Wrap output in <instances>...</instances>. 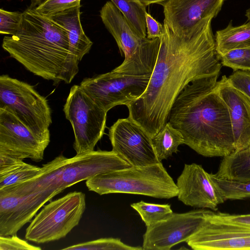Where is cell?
<instances>
[{"mask_svg":"<svg viewBox=\"0 0 250 250\" xmlns=\"http://www.w3.org/2000/svg\"><path fill=\"white\" fill-rule=\"evenodd\" d=\"M211 15L180 35L164 23L157 60L142 95L126 105L128 117L151 138L167 122L176 98L191 82L219 77L223 66L216 49Z\"/></svg>","mask_w":250,"mask_h":250,"instance_id":"1","label":"cell"},{"mask_svg":"<svg viewBox=\"0 0 250 250\" xmlns=\"http://www.w3.org/2000/svg\"><path fill=\"white\" fill-rule=\"evenodd\" d=\"M218 77L195 80L180 93L167 122L184 144L205 157H225L236 150L228 107L217 90Z\"/></svg>","mask_w":250,"mask_h":250,"instance_id":"2","label":"cell"},{"mask_svg":"<svg viewBox=\"0 0 250 250\" xmlns=\"http://www.w3.org/2000/svg\"><path fill=\"white\" fill-rule=\"evenodd\" d=\"M17 33L5 36L2 47L38 76L69 84L79 72V61L70 51L66 29L30 6L23 12Z\"/></svg>","mask_w":250,"mask_h":250,"instance_id":"3","label":"cell"},{"mask_svg":"<svg viewBox=\"0 0 250 250\" xmlns=\"http://www.w3.org/2000/svg\"><path fill=\"white\" fill-rule=\"evenodd\" d=\"M131 165L111 151L98 150L68 158L60 155L42 165V171L28 181L10 187L15 194L29 197L42 207L65 188L102 173Z\"/></svg>","mask_w":250,"mask_h":250,"instance_id":"4","label":"cell"},{"mask_svg":"<svg viewBox=\"0 0 250 250\" xmlns=\"http://www.w3.org/2000/svg\"><path fill=\"white\" fill-rule=\"evenodd\" d=\"M85 184L89 190L101 195L122 193L170 199L178 194L176 183L161 162L100 173Z\"/></svg>","mask_w":250,"mask_h":250,"instance_id":"5","label":"cell"},{"mask_svg":"<svg viewBox=\"0 0 250 250\" xmlns=\"http://www.w3.org/2000/svg\"><path fill=\"white\" fill-rule=\"evenodd\" d=\"M106 28L116 41L123 62L113 70L127 75L151 74L160 49V39H142L135 32L121 11L107 1L100 11Z\"/></svg>","mask_w":250,"mask_h":250,"instance_id":"6","label":"cell"},{"mask_svg":"<svg viewBox=\"0 0 250 250\" xmlns=\"http://www.w3.org/2000/svg\"><path fill=\"white\" fill-rule=\"evenodd\" d=\"M0 108L11 111L37 136L50 140L51 108L46 98L31 85L1 75Z\"/></svg>","mask_w":250,"mask_h":250,"instance_id":"7","label":"cell"},{"mask_svg":"<svg viewBox=\"0 0 250 250\" xmlns=\"http://www.w3.org/2000/svg\"><path fill=\"white\" fill-rule=\"evenodd\" d=\"M85 208V195L80 191L52 201L31 221L25 238L38 244L64 238L79 224Z\"/></svg>","mask_w":250,"mask_h":250,"instance_id":"8","label":"cell"},{"mask_svg":"<svg viewBox=\"0 0 250 250\" xmlns=\"http://www.w3.org/2000/svg\"><path fill=\"white\" fill-rule=\"evenodd\" d=\"M63 110L73 129V147L76 155L94 151L104 134L107 112L99 106L80 85L71 87Z\"/></svg>","mask_w":250,"mask_h":250,"instance_id":"9","label":"cell"},{"mask_svg":"<svg viewBox=\"0 0 250 250\" xmlns=\"http://www.w3.org/2000/svg\"><path fill=\"white\" fill-rule=\"evenodd\" d=\"M150 76L127 75L112 70L84 78L80 85L99 106L108 112L118 105L126 106L140 97L146 90Z\"/></svg>","mask_w":250,"mask_h":250,"instance_id":"10","label":"cell"},{"mask_svg":"<svg viewBox=\"0 0 250 250\" xmlns=\"http://www.w3.org/2000/svg\"><path fill=\"white\" fill-rule=\"evenodd\" d=\"M213 211L203 208L173 214L168 218L146 227L143 235L144 250H169L186 242Z\"/></svg>","mask_w":250,"mask_h":250,"instance_id":"11","label":"cell"},{"mask_svg":"<svg viewBox=\"0 0 250 250\" xmlns=\"http://www.w3.org/2000/svg\"><path fill=\"white\" fill-rule=\"evenodd\" d=\"M112 151L131 166L160 163L148 133L128 117L119 119L109 128Z\"/></svg>","mask_w":250,"mask_h":250,"instance_id":"12","label":"cell"},{"mask_svg":"<svg viewBox=\"0 0 250 250\" xmlns=\"http://www.w3.org/2000/svg\"><path fill=\"white\" fill-rule=\"evenodd\" d=\"M50 141L35 134L11 111L0 108V153L39 162Z\"/></svg>","mask_w":250,"mask_h":250,"instance_id":"13","label":"cell"},{"mask_svg":"<svg viewBox=\"0 0 250 250\" xmlns=\"http://www.w3.org/2000/svg\"><path fill=\"white\" fill-rule=\"evenodd\" d=\"M212 214L186 241L192 249L250 250V227L216 219Z\"/></svg>","mask_w":250,"mask_h":250,"instance_id":"14","label":"cell"},{"mask_svg":"<svg viewBox=\"0 0 250 250\" xmlns=\"http://www.w3.org/2000/svg\"><path fill=\"white\" fill-rule=\"evenodd\" d=\"M176 184L178 199L186 205L216 211L225 201L201 165L185 164Z\"/></svg>","mask_w":250,"mask_h":250,"instance_id":"15","label":"cell"},{"mask_svg":"<svg viewBox=\"0 0 250 250\" xmlns=\"http://www.w3.org/2000/svg\"><path fill=\"white\" fill-rule=\"evenodd\" d=\"M224 0H167L160 3L164 8V23L180 35L189 30L202 19L216 17Z\"/></svg>","mask_w":250,"mask_h":250,"instance_id":"16","label":"cell"},{"mask_svg":"<svg viewBox=\"0 0 250 250\" xmlns=\"http://www.w3.org/2000/svg\"><path fill=\"white\" fill-rule=\"evenodd\" d=\"M216 87L229 110L236 150L250 146V100L232 86L225 75Z\"/></svg>","mask_w":250,"mask_h":250,"instance_id":"17","label":"cell"},{"mask_svg":"<svg viewBox=\"0 0 250 250\" xmlns=\"http://www.w3.org/2000/svg\"><path fill=\"white\" fill-rule=\"evenodd\" d=\"M81 4L73 7L52 18L66 30L71 52L79 62L87 54L93 42L85 34L80 20Z\"/></svg>","mask_w":250,"mask_h":250,"instance_id":"18","label":"cell"},{"mask_svg":"<svg viewBox=\"0 0 250 250\" xmlns=\"http://www.w3.org/2000/svg\"><path fill=\"white\" fill-rule=\"evenodd\" d=\"M214 175L229 180L250 181V146L224 157Z\"/></svg>","mask_w":250,"mask_h":250,"instance_id":"19","label":"cell"},{"mask_svg":"<svg viewBox=\"0 0 250 250\" xmlns=\"http://www.w3.org/2000/svg\"><path fill=\"white\" fill-rule=\"evenodd\" d=\"M215 41L219 56L232 49L250 47V22L233 26L230 21L226 27L216 31Z\"/></svg>","mask_w":250,"mask_h":250,"instance_id":"20","label":"cell"},{"mask_svg":"<svg viewBox=\"0 0 250 250\" xmlns=\"http://www.w3.org/2000/svg\"><path fill=\"white\" fill-rule=\"evenodd\" d=\"M151 142L159 162L167 159L173 153L178 151V146L184 144L181 132L167 122L163 127L153 137Z\"/></svg>","mask_w":250,"mask_h":250,"instance_id":"21","label":"cell"},{"mask_svg":"<svg viewBox=\"0 0 250 250\" xmlns=\"http://www.w3.org/2000/svg\"><path fill=\"white\" fill-rule=\"evenodd\" d=\"M42 167L31 165L21 161L0 170V189L28 181L40 174Z\"/></svg>","mask_w":250,"mask_h":250,"instance_id":"22","label":"cell"},{"mask_svg":"<svg viewBox=\"0 0 250 250\" xmlns=\"http://www.w3.org/2000/svg\"><path fill=\"white\" fill-rule=\"evenodd\" d=\"M121 11L132 27L142 39L146 38V7L138 1L131 0H110Z\"/></svg>","mask_w":250,"mask_h":250,"instance_id":"23","label":"cell"},{"mask_svg":"<svg viewBox=\"0 0 250 250\" xmlns=\"http://www.w3.org/2000/svg\"><path fill=\"white\" fill-rule=\"evenodd\" d=\"M211 180L224 200L250 197V181L240 182L220 178L210 173Z\"/></svg>","mask_w":250,"mask_h":250,"instance_id":"24","label":"cell"},{"mask_svg":"<svg viewBox=\"0 0 250 250\" xmlns=\"http://www.w3.org/2000/svg\"><path fill=\"white\" fill-rule=\"evenodd\" d=\"M130 206L139 213L146 227L168 218L173 213L170 205L168 204H153L141 201Z\"/></svg>","mask_w":250,"mask_h":250,"instance_id":"25","label":"cell"},{"mask_svg":"<svg viewBox=\"0 0 250 250\" xmlns=\"http://www.w3.org/2000/svg\"><path fill=\"white\" fill-rule=\"evenodd\" d=\"M66 250H141L142 247L127 245L121 241L119 238H104L81 243L62 249Z\"/></svg>","mask_w":250,"mask_h":250,"instance_id":"26","label":"cell"},{"mask_svg":"<svg viewBox=\"0 0 250 250\" xmlns=\"http://www.w3.org/2000/svg\"><path fill=\"white\" fill-rule=\"evenodd\" d=\"M223 66L237 70L250 71V47L231 50L219 56Z\"/></svg>","mask_w":250,"mask_h":250,"instance_id":"27","label":"cell"},{"mask_svg":"<svg viewBox=\"0 0 250 250\" xmlns=\"http://www.w3.org/2000/svg\"><path fill=\"white\" fill-rule=\"evenodd\" d=\"M81 0H44L35 7L42 16L52 19L73 7L80 4Z\"/></svg>","mask_w":250,"mask_h":250,"instance_id":"28","label":"cell"},{"mask_svg":"<svg viewBox=\"0 0 250 250\" xmlns=\"http://www.w3.org/2000/svg\"><path fill=\"white\" fill-rule=\"evenodd\" d=\"M23 13L11 12L2 8L0 9V33L1 34L14 35L20 26Z\"/></svg>","mask_w":250,"mask_h":250,"instance_id":"29","label":"cell"},{"mask_svg":"<svg viewBox=\"0 0 250 250\" xmlns=\"http://www.w3.org/2000/svg\"><path fill=\"white\" fill-rule=\"evenodd\" d=\"M40 247L35 246L16 234L0 236V250H41Z\"/></svg>","mask_w":250,"mask_h":250,"instance_id":"30","label":"cell"},{"mask_svg":"<svg viewBox=\"0 0 250 250\" xmlns=\"http://www.w3.org/2000/svg\"><path fill=\"white\" fill-rule=\"evenodd\" d=\"M228 80L230 84L243 93L250 100V71H234Z\"/></svg>","mask_w":250,"mask_h":250,"instance_id":"31","label":"cell"},{"mask_svg":"<svg viewBox=\"0 0 250 250\" xmlns=\"http://www.w3.org/2000/svg\"><path fill=\"white\" fill-rule=\"evenodd\" d=\"M146 28V38L152 39L161 38L164 33V27L154 19L150 14L146 12L145 15Z\"/></svg>","mask_w":250,"mask_h":250,"instance_id":"32","label":"cell"},{"mask_svg":"<svg viewBox=\"0 0 250 250\" xmlns=\"http://www.w3.org/2000/svg\"><path fill=\"white\" fill-rule=\"evenodd\" d=\"M211 217L217 220L247 226L250 227V214H231L227 213L214 212Z\"/></svg>","mask_w":250,"mask_h":250,"instance_id":"33","label":"cell"},{"mask_svg":"<svg viewBox=\"0 0 250 250\" xmlns=\"http://www.w3.org/2000/svg\"><path fill=\"white\" fill-rule=\"evenodd\" d=\"M167 0H138L139 2L146 8L150 4L153 3L160 4Z\"/></svg>","mask_w":250,"mask_h":250,"instance_id":"34","label":"cell"},{"mask_svg":"<svg viewBox=\"0 0 250 250\" xmlns=\"http://www.w3.org/2000/svg\"><path fill=\"white\" fill-rule=\"evenodd\" d=\"M44 0H31V7H36L39 5L41 4Z\"/></svg>","mask_w":250,"mask_h":250,"instance_id":"35","label":"cell"},{"mask_svg":"<svg viewBox=\"0 0 250 250\" xmlns=\"http://www.w3.org/2000/svg\"><path fill=\"white\" fill-rule=\"evenodd\" d=\"M245 16L247 18L248 21L250 22V8L246 10Z\"/></svg>","mask_w":250,"mask_h":250,"instance_id":"36","label":"cell"},{"mask_svg":"<svg viewBox=\"0 0 250 250\" xmlns=\"http://www.w3.org/2000/svg\"><path fill=\"white\" fill-rule=\"evenodd\" d=\"M132 0V1H138V0ZM139 2V1H138Z\"/></svg>","mask_w":250,"mask_h":250,"instance_id":"37","label":"cell"}]
</instances>
